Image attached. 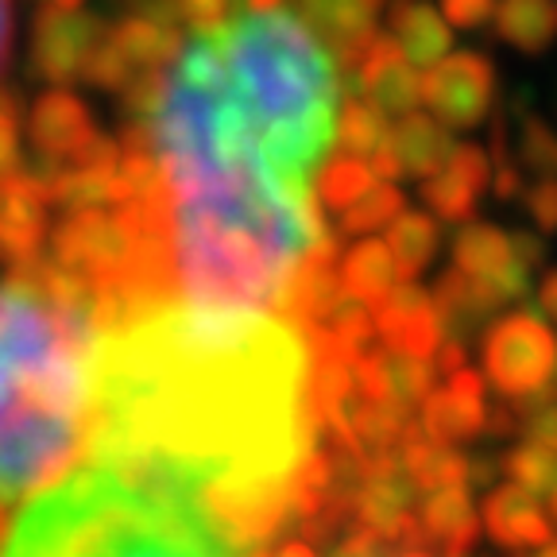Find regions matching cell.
<instances>
[{
  "label": "cell",
  "mask_w": 557,
  "mask_h": 557,
  "mask_svg": "<svg viewBox=\"0 0 557 557\" xmlns=\"http://www.w3.org/2000/svg\"><path fill=\"white\" fill-rule=\"evenodd\" d=\"M387 39L414 62L430 70L449 51V24L430 0H387Z\"/></svg>",
  "instance_id": "obj_17"
},
{
  "label": "cell",
  "mask_w": 557,
  "mask_h": 557,
  "mask_svg": "<svg viewBox=\"0 0 557 557\" xmlns=\"http://www.w3.org/2000/svg\"><path fill=\"white\" fill-rule=\"evenodd\" d=\"M139 109L163 201H318L345 97L337 54L278 4L194 27Z\"/></svg>",
  "instance_id": "obj_2"
},
{
  "label": "cell",
  "mask_w": 557,
  "mask_h": 557,
  "mask_svg": "<svg viewBox=\"0 0 557 557\" xmlns=\"http://www.w3.org/2000/svg\"><path fill=\"white\" fill-rule=\"evenodd\" d=\"M453 156V136L442 121L430 113H403L399 124L387 132V144L372 159L380 174H414V178H430L445 166Z\"/></svg>",
  "instance_id": "obj_12"
},
{
  "label": "cell",
  "mask_w": 557,
  "mask_h": 557,
  "mask_svg": "<svg viewBox=\"0 0 557 557\" xmlns=\"http://www.w3.org/2000/svg\"><path fill=\"white\" fill-rule=\"evenodd\" d=\"M496 9H499V0H442L445 24L465 27V32L492 24V20H496Z\"/></svg>",
  "instance_id": "obj_27"
},
{
  "label": "cell",
  "mask_w": 557,
  "mask_h": 557,
  "mask_svg": "<svg viewBox=\"0 0 557 557\" xmlns=\"http://www.w3.org/2000/svg\"><path fill=\"white\" fill-rule=\"evenodd\" d=\"M0 557H236L194 499L97 465L47 487L0 542Z\"/></svg>",
  "instance_id": "obj_4"
},
{
  "label": "cell",
  "mask_w": 557,
  "mask_h": 557,
  "mask_svg": "<svg viewBox=\"0 0 557 557\" xmlns=\"http://www.w3.org/2000/svg\"><path fill=\"white\" fill-rule=\"evenodd\" d=\"M387 116L380 109L360 97V101H348L341 109V124H337V144H341V156H352V159H364L372 163L375 156L383 151L387 144Z\"/></svg>",
  "instance_id": "obj_22"
},
{
  "label": "cell",
  "mask_w": 557,
  "mask_h": 557,
  "mask_svg": "<svg viewBox=\"0 0 557 557\" xmlns=\"http://www.w3.org/2000/svg\"><path fill=\"white\" fill-rule=\"evenodd\" d=\"M546 504H549V519H557V480H554V487L546 492Z\"/></svg>",
  "instance_id": "obj_38"
},
{
  "label": "cell",
  "mask_w": 557,
  "mask_h": 557,
  "mask_svg": "<svg viewBox=\"0 0 557 557\" xmlns=\"http://www.w3.org/2000/svg\"><path fill=\"white\" fill-rule=\"evenodd\" d=\"M375 333H380L383 348L407 352V357L426 360L437 352V333H442V318H437L434 295L403 278L395 290L375 306Z\"/></svg>",
  "instance_id": "obj_8"
},
{
  "label": "cell",
  "mask_w": 557,
  "mask_h": 557,
  "mask_svg": "<svg viewBox=\"0 0 557 557\" xmlns=\"http://www.w3.org/2000/svg\"><path fill=\"white\" fill-rule=\"evenodd\" d=\"M337 557H434L422 546H399V542H383L372 539V534H357V539L341 546Z\"/></svg>",
  "instance_id": "obj_29"
},
{
  "label": "cell",
  "mask_w": 557,
  "mask_h": 557,
  "mask_svg": "<svg viewBox=\"0 0 557 557\" xmlns=\"http://www.w3.org/2000/svg\"><path fill=\"white\" fill-rule=\"evenodd\" d=\"M527 557H557V539H549L546 546H539V549H531Z\"/></svg>",
  "instance_id": "obj_37"
},
{
  "label": "cell",
  "mask_w": 557,
  "mask_h": 557,
  "mask_svg": "<svg viewBox=\"0 0 557 557\" xmlns=\"http://www.w3.org/2000/svg\"><path fill=\"white\" fill-rule=\"evenodd\" d=\"M507 476H511V484L527 487L531 496H546L557 480V453L527 442L507 457Z\"/></svg>",
  "instance_id": "obj_25"
},
{
  "label": "cell",
  "mask_w": 557,
  "mask_h": 557,
  "mask_svg": "<svg viewBox=\"0 0 557 557\" xmlns=\"http://www.w3.org/2000/svg\"><path fill=\"white\" fill-rule=\"evenodd\" d=\"M39 12H74L82 9V0H35Z\"/></svg>",
  "instance_id": "obj_36"
},
{
  "label": "cell",
  "mask_w": 557,
  "mask_h": 557,
  "mask_svg": "<svg viewBox=\"0 0 557 557\" xmlns=\"http://www.w3.org/2000/svg\"><path fill=\"white\" fill-rule=\"evenodd\" d=\"M174 4H178L186 24H194V27L218 24V20H225V9H228V0H174Z\"/></svg>",
  "instance_id": "obj_32"
},
{
  "label": "cell",
  "mask_w": 557,
  "mask_h": 557,
  "mask_svg": "<svg viewBox=\"0 0 557 557\" xmlns=\"http://www.w3.org/2000/svg\"><path fill=\"white\" fill-rule=\"evenodd\" d=\"M496 70L484 54H445L422 70V104L445 128H472L492 113Z\"/></svg>",
  "instance_id": "obj_6"
},
{
  "label": "cell",
  "mask_w": 557,
  "mask_h": 557,
  "mask_svg": "<svg viewBox=\"0 0 557 557\" xmlns=\"http://www.w3.org/2000/svg\"><path fill=\"white\" fill-rule=\"evenodd\" d=\"M492 183V166L480 148H453L445 166L426 178V201L434 206L437 218L461 221L472 218L480 194Z\"/></svg>",
  "instance_id": "obj_16"
},
{
  "label": "cell",
  "mask_w": 557,
  "mask_h": 557,
  "mask_svg": "<svg viewBox=\"0 0 557 557\" xmlns=\"http://www.w3.org/2000/svg\"><path fill=\"white\" fill-rule=\"evenodd\" d=\"M360 74V97L372 109H380L383 116H403L414 113V104L422 101V70L414 62H407V54L380 35L372 44V51L357 62Z\"/></svg>",
  "instance_id": "obj_13"
},
{
  "label": "cell",
  "mask_w": 557,
  "mask_h": 557,
  "mask_svg": "<svg viewBox=\"0 0 557 557\" xmlns=\"http://www.w3.org/2000/svg\"><path fill=\"white\" fill-rule=\"evenodd\" d=\"M476 507L469 499V484H449L426 492L418 499L414 534L418 546L430 549L434 557H465V549L476 542Z\"/></svg>",
  "instance_id": "obj_11"
},
{
  "label": "cell",
  "mask_w": 557,
  "mask_h": 557,
  "mask_svg": "<svg viewBox=\"0 0 557 557\" xmlns=\"http://www.w3.org/2000/svg\"><path fill=\"white\" fill-rule=\"evenodd\" d=\"M20 166V116L12 97H0V178Z\"/></svg>",
  "instance_id": "obj_28"
},
{
  "label": "cell",
  "mask_w": 557,
  "mask_h": 557,
  "mask_svg": "<svg viewBox=\"0 0 557 557\" xmlns=\"http://www.w3.org/2000/svg\"><path fill=\"white\" fill-rule=\"evenodd\" d=\"M542 310L549 313V322H557V271L542 283Z\"/></svg>",
  "instance_id": "obj_35"
},
{
  "label": "cell",
  "mask_w": 557,
  "mask_h": 557,
  "mask_svg": "<svg viewBox=\"0 0 557 557\" xmlns=\"http://www.w3.org/2000/svg\"><path fill=\"white\" fill-rule=\"evenodd\" d=\"M252 557H318V549L310 542H283L275 549H256Z\"/></svg>",
  "instance_id": "obj_33"
},
{
  "label": "cell",
  "mask_w": 557,
  "mask_h": 557,
  "mask_svg": "<svg viewBox=\"0 0 557 557\" xmlns=\"http://www.w3.org/2000/svg\"><path fill=\"white\" fill-rule=\"evenodd\" d=\"M383 12H387V0H302L298 16L322 35V44L333 54L357 66L380 39L375 27Z\"/></svg>",
  "instance_id": "obj_10"
},
{
  "label": "cell",
  "mask_w": 557,
  "mask_h": 557,
  "mask_svg": "<svg viewBox=\"0 0 557 557\" xmlns=\"http://www.w3.org/2000/svg\"><path fill=\"white\" fill-rule=\"evenodd\" d=\"M484 383H480L476 372L461 368V372H453L445 380V387L426 395L422 403V430L426 437L434 442H465V437L480 434L484 430Z\"/></svg>",
  "instance_id": "obj_14"
},
{
  "label": "cell",
  "mask_w": 557,
  "mask_h": 557,
  "mask_svg": "<svg viewBox=\"0 0 557 557\" xmlns=\"http://www.w3.org/2000/svg\"><path fill=\"white\" fill-rule=\"evenodd\" d=\"M104 44V27L97 16L74 9V12H39L32 35V59L35 70L54 86L86 78L89 62L97 47Z\"/></svg>",
  "instance_id": "obj_7"
},
{
  "label": "cell",
  "mask_w": 557,
  "mask_h": 557,
  "mask_svg": "<svg viewBox=\"0 0 557 557\" xmlns=\"http://www.w3.org/2000/svg\"><path fill=\"white\" fill-rule=\"evenodd\" d=\"M12 47V0H0V70H4V59H9Z\"/></svg>",
  "instance_id": "obj_34"
},
{
  "label": "cell",
  "mask_w": 557,
  "mask_h": 557,
  "mask_svg": "<svg viewBox=\"0 0 557 557\" xmlns=\"http://www.w3.org/2000/svg\"><path fill=\"white\" fill-rule=\"evenodd\" d=\"M372 183H375L372 163L341 156L337 163L322 166V201H330L333 209H348Z\"/></svg>",
  "instance_id": "obj_24"
},
{
  "label": "cell",
  "mask_w": 557,
  "mask_h": 557,
  "mask_svg": "<svg viewBox=\"0 0 557 557\" xmlns=\"http://www.w3.org/2000/svg\"><path fill=\"white\" fill-rule=\"evenodd\" d=\"M522 430H527V442L531 445L557 453V392H539L527 399Z\"/></svg>",
  "instance_id": "obj_26"
},
{
  "label": "cell",
  "mask_w": 557,
  "mask_h": 557,
  "mask_svg": "<svg viewBox=\"0 0 557 557\" xmlns=\"http://www.w3.org/2000/svg\"><path fill=\"white\" fill-rule=\"evenodd\" d=\"M522 151H527V163L534 171H554L557 166V136L546 124H527V136H522Z\"/></svg>",
  "instance_id": "obj_30"
},
{
  "label": "cell",
  "mask_w": 557,
  "mask_h": 557,
  "mask_svg": "<svg viewBox=\"0 0 557 557\" xmlns=\"http://www.w3.org/2000/svg\"><path fill=\"white\" fill-rule=\"evenodd\" d=\"M399 461L418 484V492H437V487L469 480V465L445 442H434V437H410V442H403Z\"/></svg>",
  "instance_id": "obj_20"
},
{
  "label": "cell",
  "mask_w": 557,
  "mask_h": 557,
  "mask_svg": "<svg viewBox=\"0 0 557 557\" xmlns=\"http://www.w3.org/2000/svg\"><path fill=\"white\" fill-rule=\"evenodd\" d=\"M94 290L54 263L0 287V504L70 461L94 399Z\"/></svg>",
  "instance_id": "obj_3"
},
{
  "label": "cell",
  "mask_w": 557,
  "mask_h": 557,
  "mask_svg": "<svg viewBox=\"0 0 557 557\" xmlns=\"http://www.w3.org/2000/svg\"><path fill=\"white\" fill-rule=\"evenodd\" d=\"M484 372L507 399L546 392L557 372V333L539 313H507L487 333Z\"/></svg>",
  "instance_id": "obj_5"
},
{
  "label": "cell",
  "mask_w": 557,
  "mask_h": 557,
  "mask_svg": "<svg viewBox=\"0 0 557 557\" xmlns=\"http://www.w3.org/2000/svg\"><path fill=\"white\" fill-rule=\"evenodd\" d=\"M399 213H403V194L383 183V178H375L352 206L341 209V228L345 233H372V228L392 225Z\"/></svg>",
  "instance_id": "obj_23"
},
{
  "label": "cell",
  "mask_w": 557,
  "mask_h": 557,
  "mask_svg": "<svg viewBox=\"0 0 557 557\" xmlns=\"http://www.w3.org/2000/svg\"><path fill=\"white\" fill-rule=\"evenodd\" d=\"M496 32L519 51H546L557 39V0H499Z\"/></svg>",
  "instance_id": "obj_19"
},
{
  "label": "cell",
  "mask_w": 557,
  "mask_h": 557,
  "mask_svg": "<svg viewBox=\"0 0 557 557\" xmlns=\"http://www.w3.org/2000/svg\"><path fill=\"white\" fill-rule=\"evenodd\" d=\"M527 206H531L534 221L542 228H557V183L554 178H542L539 186L527 190Z\"/></svg>",
  "instance_id": "obj_31"
},
{
  "label": "cell",
  "mask_w": 557,
  "mask_h": 557,
  "mask_svg": "<svg viewBox=\"0 0 557 557\" xmlns=\"http://www.w3.org/2000/svg\"><path fill=\"white\" fill-rule=\"evenodd\" d=\"M318 352L290 318L144 302L94 341L97 465L186 496L240 557L295 519L322 426Z\"/></svg>",
  "instance_id": "obj_1"
},
{
  "label": "cell",
  "mask_w": 557,
  "mask_h": 557,
  "mask_svg": "<svg viewBox=\"0 0 557 557\" xmlns=\"http://www.w3.org/2000/svg\"><path fill=\"white\" fill-rule=\"evenodd\" d=\"M383 244H387V252H392L395 268H399V278H410L434 260L437 225H434V218H426V213H410V209H403L399 218L387 225V240Z\"/></svg>",
  "instance_id": "obj_21"
},
{
  "label": "cell",
  "mask_w": 557,
  "mask_h": 557,
  "mask_svg": "<svg viewBox=\"0 0 557 557\" xmlns=\"http://www.w3.org/2000/svg\"><path fill=\"white\" fill-rule=\"evenodd\" d=\"M341 283H345L348 295L375 310L395 290V283H399V268H395L387 244L360 240L357 248H348L345 260H341Z\"/></svg>",
  "instance_id": "obj_18"
},
{
  "label": "cell",
  "mask_w": 557,
  "mask_h": 557,
  "mask_svg": "<svg viewBox=\"0 0 557 557\" xmlns=\"http://www.w3.org/2000/svg\"><path fill=\"white\" fill-rule=\"evenodd\" d=\"M27 132H32L35 151H39L47 163H59V166L78 163L97 139L86 104L74 94H66V89H51V94H44L32 104Z\"/></svg>",
  "instance_id": "obj_9"
},
{
  "label": "cell",
  "mask_w": 557,
  "mask_h": 557,
  "mask_svg": "<svg viewBox=\"0 0 557 557\" xmlns=\"http://www.w3.org/2000/svg\"><path fill=\"white\" fill-rule=\"evenodd\" d=\"M484 531L504 549H519V554L546 546L554 539V527H549V515L542 511L539 496H531L519 484L492 487L484 504Z\"/></svg>",
  "instance_id": "obj_15"
}]
</instances>
